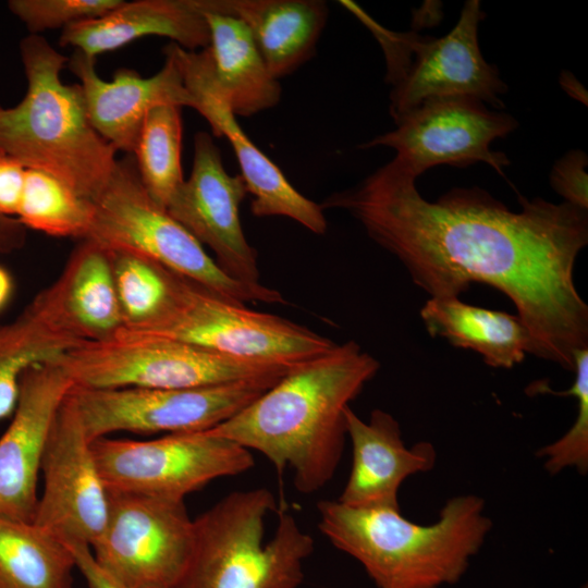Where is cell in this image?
<instances>
[{
	"label": "cell",
	"instance_id": "6da1fadb",
	"mask_svg": "<svg viewBox=\"0 0 588 588\" xmlns=\"http://www.w3.org/2000/svg\"><path fill=\"white\" fill-rule=\"evenodd\" d=\"M511 211L480 187L425 199L394 159L355 187L328 196L395 256L429 298L458 297L479 282L506 295L532 341V354L574 371L588 347V306L574 281L588 243V210L518 195Z\"/></svg>",
	"mask_w": 588,
	"mask_h": 588
},
{
	"label": "cell",
	"instance_id": "7a4b0ae2",
	"mask_svg": "<svg viewBox=\"0 0 588 588\" xmlns=\"http://www.w3.org/2000/svg\"><path fill=\"white\" fill-rule=\"evenodd\" d=\"M380 368L355 341L292 366L230 419L205 430L264 454L278 473L293 469L301 493L333 477L346 438L345 411Z\"/></svg>",
	"mask_w": 588,
	"mask_h": 588
},
{
	"label": "cell",
	"instance_id": "3957f363",
	"mask_svg": "<svg viewBox=\"0 0 588 588\" xmlns=\"http://www.w3.org/2000/svg\"><path fill=\"white\" fill-rule=\"evenodd\" d=\"M479 495L449 499L429 525L391 507L318 502L319 529L355 559L377 588H441L461 580L492 527Z\"/></svg>",
	"mask_w": 588,
	"mask_h": 588
},
{
	"label": "cell",
	"instance_id": "277c9868",
	"mask_svg": "<svg viewBox=\"0 0 588 588\" xmlns=\"http://www.w3.org/2000/svg\"><path fill=\"white\" fill-rule=\"evenodd\" d=\"M19 49L27 89L17 105L0 106V155L93 201L117 167V150L93 127L79 85L62 81L69 58L41 35H27Z\"/></svg>",
	"mask_w": 588,
	"mask_h": 588
},
{
	"label": "cell",
	"instance_id": "5b68a950",
	"mask_svg": "<svg viewBox=\"0 0 588 588\" xmlns=\"http://www.w3.org/2000/svg\"><path fill=\"white\" fill-rule=\"evenodd\" d=\"M275 505L267 488L234 491L193 519L192 552L173 588H297L315 541L282 507L265 543Z\"/></svg>",
	"mask_w": 588,
	"mask_h": 588
},
{
	"label": "cell",
	"instance_id": "8992f818",
	"mask_svg": "<svg viewBox=\"0 0 588 588\" xmlns=\"http://www.w3.org/2000/svg\"><path fill=\"white\" fill-rule=\"evenodd\" d=\"M91 203V222L84 240L110 252L150 259L231 301L284 303L278 290L250 286L222 271L204 246L150 198L133 158L118 160L109 182Z\"/></svg>",
	"mask_w": 588,
	"mask_h": 588
},
{
	"label": "cell",
	"instance_id": "52a82bcc",
	"mask_svg": "<svg viewBox=\"0 0 588 588\" xmlns=\"http://www.w3.org/2000/svg\"><path fill=\"white\" fill-rule=\"evenodd\" d=\"M118 334L177 341L282 366L306 362L335 344L305 326L249 309L177 273L164 309L150 322Z\"/></svg>",
	"mask_w": 588,
	"mask_h": 588
},
{
	"label": "cell",
	"instance_id": "ba28073f",
	"mask_svg": "<svg viewBox=\"0 0 588 588\" xmlns=\"http://www.w3.org/2000/svg\"><path fill=\"white\" fill-rule=\"evenodd\" d=\"M58 362L75 387L90 389H187L220 384L292 366L229 357L191 344L117 334L83 342Z\"/></svg>",
	"mask_w": 588,
	"mask_h": 588
},
{
	"label": "cell",
	"instance_id": "9c48e42d",
	"mask_svg": "<svg viewBox=\"0 0 588 588\" xmlns=\"http://www.w3.org/2000/svg\"><path fill=\"white\" fill-rule=\"evenodd\" d=\"M289 369L187 389L74 385L71 394L89 441L118 431L138 434L205 431L236 415Z\"/></svg>",
	"mask_w": 588,
	"mask_h": 588
},
{
	"label": "cell",
	"instance_id": "30bf717a",
	"mask_svg": "<svg viewBox=\"0 0 588 588\" xmlns=\"http://www.w3.org/2000/svg\"><path fill=\"white\" fill-rule=\"evenodd\" d=\"M90 445L107 490L173 501L255 464L250 451L206 431L145 441L101 437Z\"/></svg>",
	"mask_w": 588,
	"mask_h": 588
},
{
	"label": "cell",
	"instance_id": "8fae6325",
	"mask_svg": "<svg viewBox=\"0 0 588 588\" xmlns=\"http://www.w3.org/2000/svg\"><path fill=\"white\" fill-rule=\"evenodd\" d=\"M108 491V515L90 547L123 588H173L188 562L194 523L184 501Z\"/></svg>",
	"mask_w": 588,
	"mask_h": 588
},
{
	"label": "cell",
	"instance_id": "7c38bea8",
	"mask_svg": "<svg viewBox=\"0 0 588 588\" xmlns=\"http://www.w3.org/2000/svg\"><path fill=\"white\" fill-rule=\"evenodd\" d=\"M396 128L359 145L396 151L395 162L416 179L439 164L465 168L485 162L505 176L510 159L490 149L497 138L513 132L518 123L511 114L488 110L470 97L425 100L395 122Z\"/></svg>",
	"mask_w": 588,
	"mask_h": 588
},
{
	"label": "cell",
	"instance_id": "4fadbf2b",
	"mask_svg": "<svg viewBox=\"0 0 588 588\" xmlns=\"http://www.w3.org/2000/svg\"><path fill=\"white\" fill-rule=\"evenodd\" d=\"M44 478L33 523L64 543L89 547L108 515V491L70 392L52 422L42 458Z\"/></svg>",
	"mask_w": 588,
	"mask_h": 588
},
{
	"label": "cell",
	"instance_id": "5bb4252c",
	"mask_svg": "<svg viewBox=\"0 0 588 588\" xmlns=\"http://www.w3.org/2000/svg\"><path fill=\"white\" fill-rule=\"evenodd\" d=\"M485 16L479 0H467L445 36L412 33L408 63L390 93L389 111L394 122L432 98L470 97L498 110L504 108L501 96L507 86L498 69L483 59L478 45V25Z\"/></svg>",
	"mask_w": 588,
	"mask_h": 588
},
{
	"label": "cell",
	"instance_id": "9a60e30c",
	"mask_svg": "<svg viewBox=\"0 0 588 588\" xmlns=\"http://www.w3.org/2000/svg\"><path fill=\"white\" fill-rule=\"evenodd\" d=\"M247 194L241 175H230L219 147L207 132L194 136L191 175L170 199L167 211L203 246L230 278L259 286L257 250L247 242L240 206Z\"/></svg>",
	"mask_w": 588,
	"mask_h": 588
},
{
	"label": "cell",
	"instance_id": "2e32d148",
	"mask_svg": "<svg viewBox=\"0 0 588 588\" xmlns=\"http://www.w3.org/2000/svg\"><path fill=\"white\" fill-rule=\"evenodd\" d=\"M169 46L193 97L192 108L209 123L215 136L228 139L235 154L241 177L253 196L252 213L286 217L315 234H324L328 224L320 204L301 194L238 125L217 87L210 48L189 51L174 42Z\"/></svg>",
	"mask_w": 588,
	"mask_h": 588
},
{
	"label": "cell",
	"instance_id": "e0dca14e",
	"mask_svg": "<svg viewBox=\"0 0 588 588\" xmlns=\"http://www.w3.org/2000/svg\"><path fill=\"white\" fill-rule=\"evenodd\" d=\"M58 358L29 367L21 378L13 418L0 438V515L23 522L35 518L45 445L74 388Z\"/></svg>",
	"mask_w": 588,
	"mask_h": 588
},
{
	"label": "cell",
	"instance_id": "ac0fdd59",
	"mask_svg": "<svg viewBox=\"0 0 588 588\" xmlns=\"http://www.w3.org/2000/svg\"><path fill=\"white\" fill-rule=\"evenodd\" d=\"M163 66L155 75L143 77L121 69L112 81L96 71V58L74 50L68 66L78 78L86 111L93 127L118 151L132 155L142 124L155 107H193V97L184 85L177 61L167 45Z\"/></svg>",
	"mask_w": 588,
	"mask_h": 588
},
{
	"label": "cell",
	"instance_id": "d6986e66",
	"mask_svg": "<svg viewBox=\"0 0 588 588\" xmlns=\"http://www.w3.org/2000/svg\"><path fill=\"white\" fill-rule=\"evenodd\" d=\"M346 434L352 443V467L338 499L352 507L400 510L399 491L411 476L431 470L437 463L432 443L421 441L407 448L399 421L376 408L362 420L348 406Z\"/></svg>",
	"mask_w": 588,
	"mask_h": 588
},
{
	"label": "cell",
	"instance_id": "ffe728a7",
	"mask_svg": "<svg viewBox=\"0 0 588 588\" xmlns=\"http://www.w3.org/2000/svg\"><path fill=\"white\" fill-rule=\"evenodd\" d=\"M45 318L78 342L114 338L123 328L111 254L83 240L56 281L32 301Z\"/></svg>",
	"mask_w": 588,
	"mask_h": 588
},
{
	"label": "cell",
	"instance_id": "44dd1931",
	"mask_svg": "<svg viewBox=\"0 0 588 588\" xmlns=\"http://www.w3.org/2000/svg\"><path fill=\"white\" fill-rule=\"evenodd\" d=\"M146 36L167 37L189 51L209 47L204 0L123 1L100 17L62 29L60 46L96 58Z\"/></svg>",
	"mask_w": 588,
	"mask_h": 588
},
{
	"label": "cell",
	"instance_id": "7402d4cb",
	"mask_svg": "<svg viewBox=\"0 0 588 588\" xmlns=\"http://www.w3.org/2000/svg\"><path fill=\"white\" fill-rule=\"evenodd\" d=\"M205 11L241 20L277 79L313 58L329 15L321 0H205Z\"/></svg>",
	"mask_w": 588,
	"mask_h": 588
},
{
	"label": "cell",
	"instance_id": "603a6c76",
	"mask_svg": "<svg viewBox=\"0 0 588 588\" xmlns=\"http://www.w3.org/2000/svg\"><path fill=\"white\" fill-rule=\"evenodd\" d=\"M420 317L431 336L480 354L493 368H512L532 354L530 334L518 318L463 303L458 297L428 298Z\"/></svg>",
	"mask_w": 588,
	"mask_h": 588
},
{
	"label": "cell",
	"instance_id": "cb8c5ba5",
	"mask_svg": "<svg viewBox=\"0 0 588 588\" xmlns=\"http://www.w3.org/2000/svg\"><path fill=\"white\" fill-rule=\"evenodd\" d=\"M205 17L215 81L233 114L247 118L277 106L279 79L268 70L247 26L228 14L205 11Z\"/></svg>",
	"mask_w": 588,
	"mask_h": 588
},
{
	"label": "cell",
	"instance_id": "d4e9b609",
	"mask_svg": "<svg viewBox=\"0 0 588 588\" xmlns=\"http://www.w3.org/2000/svg\"><path fill=\"white\" fill-rule=\"evenodd\" d=\"M75 559L33 522L0 515V588H73Z\"/></svg>",
	"mask_w": 588,
	"mask_h": 588
},
{
	"label": "cell",
	"instance_id": "484cf974",
	"mask_svg": "<svg viewBox=\"0 0 588 588\" xmlns=\"http://www.w3.org/2000/svg\"><path fill=\"white\" fill-rule=\"evenodd\" d=\"M78 344L33 303L13 322L0 326V420L14 413L21 378L29 367L56 359Z\"/></svg>",
	"mask_w": 588,
	"mask_h": 588
},
{
	"label": "cell",
	"instance_id": "4316f807",
	"mask_svg": "<svg viewBox=\"0 0 588 588\" xmlns=\"http://www.w3.org/2000/svg\"><path fill=\"white\" fill-rule=\"evenodd\" d=\"M182 107L163 105L146 115L132 155L138 177L162 208L184 182L182 170Z\"/></svg>",
	"mask_w": 588,
	"mask_h": 588
},
{
	"label": "cell",
	"instance_id": "83f0119b",
	"mask_svg": "<svg viewBox=\"0 0 588 588\" xmlns=\"http://www.w3.org/2000/svg\"><path fill=\"white\" fill-rule=\"evenodd\" d=\"M93 217V203L54 176L26 169L16 219L26 228L56 237L84 240Z\"/></svg>",
	"mask_w": 588,
	"mask_h": 588
},
{
	"label": "cell",
	"instance_id": "f1b7e54d",
	"mask_svg": "<svg viewBox=\"0 0 588 588\" xmlns=\"http://www.w3.org/2000/svg\"><path fill=\"white\" fill-rule=\"evenodd\" d=\"M110 254L124 322L121 330L139 328L154 320L164 309L175 272L135 254L125 252H110Z\"/></svg>",
	"mask_w": 588,
	"mask_h": 588
},
{
	"label": "cell",
	"instance_id": "f546056e",
	"mask_svg": "<svg viewBox=\"0 0 588 588\" xmlns=\"http://www.w3.org/2000/svg\"><path fill=\"white\" fill-rule=\"evenodd\" d=\"M575 379L572 387L559 395H573L577 401V415L572 427L561 438L537 451L544 469L552 476L566 468L581 475L588 470V347L574 355Z\"/></svg>",
	"mask_w": 588,
	"mask_h": 588
},
{
	"label": "cell",
	"instance_id": "4dcf8cb0",
	"mask_svg": "<svg viewBox=\"0 0 588 588\" xmlns=\"http://www.w3.org/2000/svg\"><path fill=\"white\" fill-rule=\"evenodd\" d=\"M123 0H10L8 9L29 32L40 35L46 30L65 27L100 17L119 7Z\"/></svg>",
	"mask_w": 588,
	"mask_h": 588
},
{
	"label": "cell",
	"instance_id": "1f68e13d",
	"mask_svg": "<svg viewBox=\"0 0 588 588\" xmlns=\"http://www.w3.org/2000/svg\"><path fill=\"white\" fill-rule=\"evenodd\" d=\"M587 166L586 152L574 149L556 160L550 173V184L564 201L585 210H588Z\"/></svg>",
	"mask_w": 588,
	"mask_h": 588
},
{
	"label": "cell",
	"instance_id": "d6a6232c",
	"mask_svg": "<svg viewBox=\"0 0 588 588\" xmlns=\"http://www.w3.org/2000/svg\"><path fill=\"white\" fill-rule=\"evenodd\" d=\"M26 169L16 160L0 155V216L16 218Z\"/></svg>",
	"mask_w": 588,
	"mask_h": 588
},
{
	"label": "cell",
	"instance_id": "836d02e7",
	"mask_svg": "<svg viewBox=\"0 0 588 588\" xmlns=\"http://www.w3.org/2000/svg\"><path fill=\"white\" fill-rule=\"evenodd\" d=\"M65 544L70 548L75 559V566L85 578L88 588H123L99 567L89 546L84 543Z\"/></svg>",
	"mask_w": 588,
	"mask_h": 588
},
{
	"label": "cell",
	"instance_id": "e575fe53",
	"mask_svg": "<svg viewBox=\"0 0 588 588\" xmlns=\"http://www.w3.org/2000/svg\"><path fill=\"white\" fill-rule=\"evenodd\" d=\"M26 241V228L13 217L0 216V256L21 249Z\"/></svg>",
	"mask_w": 588,
	"mask_h": 588
},
{
	"label": "cell",
	"instance_id": "d590c367",
	"mask_svg": "<svg viewBox=\"0 0 588 588\" xmlns=\"http://www.w3.org/2000/svg\"><path fill=\"white\" fill-rule=\"evenodd\" d=\"M560 84L566 94L587 106V90L571 72L563 71L561 73Z\"/></svg>",
	"mask_w": 588,
	"mask_h": 588
},
{
	"label": "cell",
	"instance_id": "8d00e7d4",
	"mask_svg": "<svg viewBox=\"0 0 588 588\" xmlns=\"http://www.w3.org/2000/svg\"><path fill=\"white\" fill-rule=\"evenodd\" d=\"M12 286L11 275L0 266V308L8 302L12 293Z\"/></svg>",
	"mask_w": 588,
	"mask_h": 588
}]
</instances>
